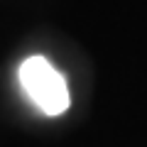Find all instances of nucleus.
Returning <instances> with one entry per match:
<instances>
[{
	"instance_id": "1",
	"label": "nucleus",
	"mask_w": 147,
	"mask_h": 147,
	"mask_svg": "<svg viewBox=\"0 0 147 147\" xmlns=\"http://www.w3.org/2000/svg\"><path fill=\"white\" fill-rule=\"evenodd\" d=\"M17 81L30 103L49 118L61 115L71 103L64 74L44 57H27L17 69Z\"/></svg>"
}]
</instances>
